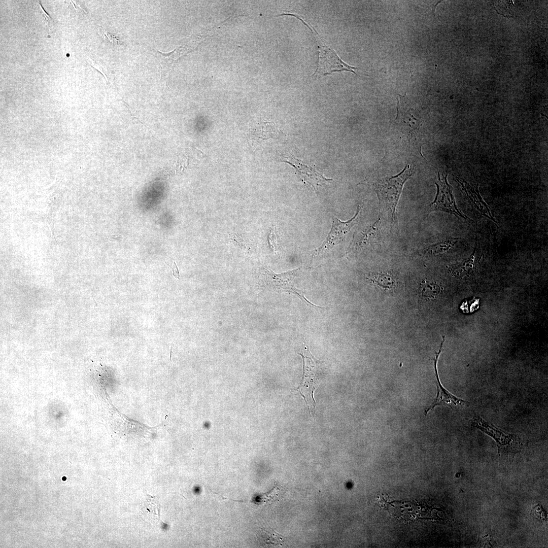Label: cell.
Instances as JSON below:
<instances>
[{
    "instance_id": "6da1fadb",
    "label": "cell",
    "mask_w": 548,
    "mask_h": 548,
    "mask_svg": "<svg viewBox=\"0 0 548 548\" xmlns=\"http://www.w3.org/2000/svg\"><path fill=\"white\" fill-rule=\"evenodd\" d=\"M414 174V167L409 165L397 175L379 180L373 184L379 203L387 212L390 222V231L398 229L396 208L405 182Z\"/></svg>"
},
{
    "instance_id": "7a4b0ae2",
    "label": "cell",
    "mask_w": 548,
    "mask_h": 548,
    "mask_svg": "<svg viewBox=\"0 0 548 548\" xmlns=\"http://www.w3.org/2000/svg\"><path fill=\"white\" fill-rule=\"evenodd\" d=\"M282 15L293 16L301 21L311 30L317 42L319 52L317 67L312 77H321L341 71H348L357 75L354 70L358 68L350 66L343 61L332 48L321 38L315 28L301 16L292 13H283L280 16Z\"/></svg>"
},
{
    "instance_id": "3957f363",
    "label": "cell",
    "mask_w": 548,
    "mask_h": 548,
    "mask_svg": "<svg viewBox=\"0 0 548 548\" xmlns=\"http://www.w3.org/2000/svg\"><path fill=\"white\" fill-rule=\"evenodd\" d=\"M303 359L302 379L295 390L303 397L309 410L315 408L314 398L318 379V361L311 353L308 347L303 353H299Z\"/></svg>"
},
{
    "instance_id": "277c9868",
    "label": "cell",
    "mask_w": 548,
    "mask_h": 548,
    "mask_svg": "<svg viewBox=\"0 0 548 548\" xmlns=\"http://www.w3.org/2000/svg\"><path fill=\"white\" fill-rule=\"evenodd\" d=\"M395 123L408 138L418 133L421 126L420 113L406 95H399Z\"/></svg>"
},
{
    "instance_id": "5b68a950",
    "label": "cell",
    "mask_w": 548,
    "mask_h": 548,
    "mask_svg": "<svg viewBox=\"0 0 548 548\" xmlns=\"http://www.w3.org/2000/svg\"><path fill=\"white\" fill-rule=\"evenodd\" d=\"M447 176L448 174L445 176L442 175V177H440L438 173V180L435 182L437 193L435 199L429 204L427 210L429 213L440 211L467 219V217L457 208L453 194V188L447 181Z\"/></svg>"
},
{
    "instance_id": "8992f818",
    "label": "cell",
    "mask_w": 548,
    "mask_h": 548,
    "mask_svg": "<svg viewBox=\"0 0 548 548\" xmlns=\"http://www.w3.org/2000/svg\"><path fill=\"white\" fill-rule=\"evenodd\" d=\"M472 426L489 435L496 441L499 454L517 451L519 448L520 439L517 436L504 433L492 424L484 420L480 416H474Z\"/></svg>"
},
{
    "instance_id": "52a82bcc",
    "label": "cell",
    "mask_w": 548,
    "mask_h": 548,
    "mask_svg": "<svg viewBox=\"0 0 548 548\" xmlns=\"http://www.w3.org/2000/svg\"><path fill=\"white\" fill-rule=\"evenodd\" d=\"M360 208L358 206L355 215L347 221H342L336 217H332L331 229L326 240L315 251L317 256L329 250L330 248L339 244L345 239L347 234L349 233L353 226L356 224L360 212Z\"/></svg>"
},
{
    "instance_id": "ba28073f",
    "label": "cell",
    "mask_w": 548,
    "mask_h": 548,
    "mask_svg": "<svg viewBox=\"0 0 548 548\" xmlns=\"http://www.w3.org/2000/svg\"><path fill=\"white\" fill-rule=\"evenodd\" d=\"M283 161L292 166L301 180L304 183L311 185L316 191H318L319 186L327 184L332 181V179L324 177L314 167L304 163L291 154L284 155Z\"/></svg>"
},
{
    "instance_id": "9c48e42d",
    "label": "cell",
    "mask_w": 548,
    "mask_h": 548,
    "mask_svg": "<svg viewBox=\"0 0 548 548\" xmlns=\"http://www.w3.org/2000/svg\"><path fill=\"white\" fill-rule=\"evenodd\" d=\"M299 269L300 267L286 272L276 274L265 269L264 275L268 285L283 289L288 293L294 294L305 303L313 306L321 308V307L315 305L309 301L305 298L303 291L297 289L294 286L293 281L297 271Z\"/></svg>"
},
{
    "instance_id": "30bf717a",
    "label": "cell",
    "mask_w": 548,
    "mask_h": 548,
    "mask_svg": "<svg viewBox=\"0 0 548 548\" xmlns=\"http://www.w3.org/2000/svg\"><path fill=\"white\" fill-rule=\"evenodd\" d=\"M445 340V336H442V340L440 345L439 351L438 352H435L434 358L433 359L434 361V368L435 371V375L436 380V386L437 388V394L436 397L431 403L430 405L426 407L424 409V415L426 416L428 412L432 410L435 406L443 404H449V405H468V402L461 399L459 398L454 396L448 391H447L441 385L440 380L439 379L437 369V363L439 358V356L442 351L443 344Z\"/></svg>"
},
{
    "instance_id": "8fae6325",
    "label": "cell",
    "mask_w": 548,
    "mask_h": 548,
    "mask_svg": "<svg viewBox=\"0 0 548 548\" xmlns=\"http://www.w3.org/2000/svg\"><path fill=\"white\" fill-rule=\"evenodd\" d=\"M192 45V44L189 45L187 44L186 46L177 48L173 51L167 53H163L152 49L154 55L158 58L161 67V80H163L164 82L166 81L168 78L170 70L173 65L182 54L187 53L190 50L189 47Z\"/></svg>"
},
{
    "instance_id": "7c38bea8",
    "label": "cell",
    "mask_w": 548,
    "mask_h": 548,
    "mask_svg": "<svg viewBox=\"0 0 548 548\" xmlns=\"http://www.w3.org/2000/svg\"><path fill=\"white\" fill-rule=\"evenodd\" d=\"M380 225V219L356 235L349 248L348 252L358 250L370 244L376 237Z\"/></svg>"
},
{
    "instance_id": "4fadbf2b",
    "label": "cell",
    "mask_w": 548,
    "mask_h": 548,
    "mask_svg": "<svg viewBox=\"0 0 548 548\" xmlns=\"http://www.w3.org/2000/svg\"><path fill=\"white\" fill-rule=\"evenodd\" d=\"M141 510L144 517L152 524L163 523L160 519V504L157 497L147 495Z\"/></svg>"
},
{
    "instance_id": "5bb4252c",
    "label": "cell",
    "mask_w": 548,
    "mask_h": 548,
    "mask_svg": "<svg viewBox=\"0 0 548 548\" xmlns=\"http://www.w3.org/2000/svg\"><path fill=\"white\" fill-rule=\"evenodd\" d=\"M255 533L261 542H263L268 546H283L286 538L285 537L277 532L269 526L267 528L260 527Z\"/></svg>"
},
{
    "instance_id": "9a60e30c",
    "label": "cell",
    "mask_w": 548,
    "mask_h": 548,
    "mask_svg": "<svg viewBox=\"0 0 548 548\" xmlns=\"http://www.w3.org/2000/svg\"><path fill=\"white\" fill-rule=\"evenodd\" d=\"M368 279L376 286L386 290L394 289L397 284L395 277L392 274L387 272L370 274Z\"/></svg>"
},
{
    "instance_id": "2e32d148",
    "label": "cell",
    "mask_w": 548,
    "mask_h": 548,
    "mask_svg": "<svg viewBox=\"0 0 548 548\" xmlns=\"http://www.w3.org/2000/svg\"><path fill=\"white\" fill-rule=\"evenodd\" d=\"M458 238H450L423 247L420 252L425 255H434L449 251L458 242Z\"/></svg>"
},
{
    "instance_id": "e0dca14e",
    "label": "cell",
    "mask_w": 548,
    "mask_h": 548,
    "mask_svg": "<svg viewBox=\"0 0 548 548\" xmlns=\"http://www.w3.org/2000/svg\"><path fill=\"white\" fill-rule=\"evenodd\" d=\"M438 287L437 285L430 283L426 280H423L420 283L419 291L423 299H429L436 294Z\"/></svg>"
},
{
    "instance_id": "ac0fdd59",
    "label": "cell",
    "mask_w": 548,
    "mask_h": 548,
    "mask_svg": "<svg viewBox=\"0 0 548 548\" xmlns=\"http://www.w3.org/2000/svg\"><path fill=\"white\" fill-rule=\"evenodd\" d=\"M280 492L279 487L277 485L268 493L258 495L255 498V503H269L275 501L278 498Z\"/></svg>"
},
{
    "instance_id": "d6986e66",
    "label": "cell",
    "mask_w": 548,
    "mask_h": 548,
    "mask_svg": "<svg viewBox=\"0 0 548 548\" xmlns=\"http://www.w3.org/2000/svg\"><path fill=\"white\" fill-rule=\"evenodd\" d=\"M99 32L104 39H107L110 42L114 44H119L118 40L113 35L110 33L105 29L99 28Z\"/></svg>"
},
{
    "instance_id": "ffe728a7",
    "label": "cell",
    "mask_w": 548,
    "mask_h": 548,
    "mask_svg": "<svg viewBox=\"0 0 548 548\" xmlns=\"http://www.w3.org/2000/svg\"><path fill=\"white\" fill-rule=\"evenodd\" d=\"M36 5H37V7H38V8L39 9V10H40V11H41V13H42V14H43V15L44 16V19H45V21H46V25H47V26H48L49 27H50L51 26H52V22H53V21H52V18H51V17H50L49 16V15H48V14H47V13H46V12L45 11V10H44V9H43V7H42V5H41V3H40V2H36Z\"/></svg>"
},
{
    "instance_id": "44dd1931",
    "label": "cell",
    "mask_w": 548,
    "mask_h": 548,
    "mask_svg": "<svg viewBox=\"0 0 548 548\" xmlns=\"http://www.w3.org/2000/svg\"><path fill=\"white\" fill-rule=\"evenodd\" d=\"M268 238H269V242L270 244L271 245V246L272 247L273 249H274L275 250H277V239H276L277 238H276V235H275V233L273 232V230H271L270 233V234L269 235Z\"/></svg>"
},
{
    "instance_id": "7402d4cb",
    "label": "cell",
    "mask_w": 548,
    "mask_h": 548,
    "mask_svg": "<svg viewBox=\"0 0 548 548\" xmlns=\"http://www.w3.org/2000/svg\"><path fill=\"white\" fill-rule=\"evenodd\" d=\"M173 274L176 278L178 279H180L179 270L175 262H174V265L173 267Z\"/></svg>"
},
{
    "instance_id": "603a6c76",
    "label": "cell",
    "mask_w": 548,
    "mask_h": 548,
    "mask_svg": "<svg viewBox=\"0 0 548 548\" xmlns=\"http://www.w3.org/2000/svg\"><path fill=\"white\" fill-rule=\"evenodd\" d=\"M541 115H542V116H544V117H546V118H547V116H545V115H543V114H541Z\"/></svg>"
}]
</instances>
